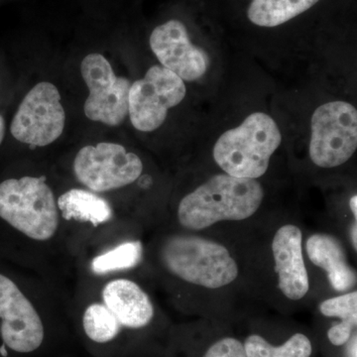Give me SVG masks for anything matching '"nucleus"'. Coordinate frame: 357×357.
<instances>
[{
    "instance_id": "obj_8",
    "label": "nucleus",
    "mask_w": 357,
    "mask_h": 357,
    "mask_svg": "<svg viewBox=\"0 0 357 357\" xmlns=\"http://www.w3.org/2000/svg\"><path fill=\"white\" fill-rule=\"evenodd\" d=\"M357 147V112L351 103L332 102L312 117L310 156L317 166L335 168L351 158Z\"/></svg>"
},
{
    "instance_id": "obj_5",
    "label": "nucleus",
    "mask_w": 357,
    "mask_h": 357,
    "mask_svg": "<svg viewBox=\"0 0 357 357\" xmlns=\"http://www.w3.org/2000/svg\"><path fill=\"white\" fill-rule=\"evenodd\" d=\"M159 266L169 276L208 289L225 287L238 276V267L222 244L202 237L173 234L159 241Z\"/></svg>"
},
{
    "instance_id": "obj_2",
    "label": "nucleus",
    "mask_w": 357,
    "mask_h": 357,
    "mask_svg": "<svg viewBox=\"0 0 357 357\" xmlns=\"http://www.w3.org/2000/svg\"><path fill=\"white\" fill-rule=\"evenodd\" d=\"M70 299L35 272L21 279L0 272V354L21 357L50 354L74 335Z\"/></svg>"
},
{
    "instance_id": "obj_18",
    "label": "nucleus",
    "mask_w": 357,
    "mask_h": 357,
    "mask_svg": "<svg viewBox=\"0 0 357 357\" xmlns=\"http://www.w3.org/2000/svg\"><path fill=\"white\" fill-rule=\"evenodd\" d=\"M248 357H310L311 340L303 333H295L287 342L275 347L259 335H251L243 344Z\"/></svg>"
},
{
    "instance_id": "obj_14",
    "label": "nucleus",
    "mask_w": 357,
    "mask_h": 357,
    "mask_svg": "<svg viewBox=\"0 0 357 357\" xmlns=\"http://www.w3.org/2000/svg\"><path fill=\"white\" fill-rule=\"evenodd\" d=\"M302 238L299 227L286 225L278 229L272 243L279 289L284 296L293 301L303 299L309 292V277L303 256Z\"/></svg>"
},
{
    "instance_id": "obj_11",
    "label": "nucleus",
    "mask_w": 357,
    "mask_h": 357,
    "mask_svg": "<svg viewBox=\"0 0 357 357\" xmlns=\"http://www.w3.org/2000/svg\"><path fill=\"white\" fill-rule=\"evenodd\" d=\"M81 74L89 91L84 107L86 116L109 126H121L128 115L130 81L117 77L100 54H89L84 59Z\"/></svg>"
},
{
    "instance_id": "obj_23",
    "label": "nucleus",
    "mask_w": 357,
    "mask_h": 357,
    "mask_svg": "<svg viewBox=\"0 0 357 357\" xmlns=\"http://www.w3.org/2000/svg\"><path fill=\"white\" fill-rule=\"evenodd\" d=\"M357 229H356V222L354 223V227H352L351 229V239L352 243H354V249H357V238H356Z\"/></svg>"
},
{
    "instance_id": "obj_13",
    "label": "nucleus",
    "mask_w": 357,
    "mask_h": 357,
    "mask_svg": "<svg viewBox=\"0 0 357 357\" xmlns=\"http://www.w3.org/2000/svg\"><path fill=\"white\" fill-rule=\"evenodd\" d=\"M144 255L139 238L132 234L119 237L86 251L77 261V279L129 274L142 263Z\"/></svg>"
},
{
    "instance_id": "obj_1",
    "label": "nucleus",
    "mask_w": 357,
    "mask_h": 357,
    "mask_svg": "<svg viewBox=\"0 0 357 357\" xmlns=\"http://www.w3.org/2000/svg\"><path fill=\"white\" fill-rule=\"evenodd\" d=\"M75 337L96 357H122L129 338L153 324L149 294L128 274L79 277L70 301Z\"/></svg>"
},
{
    "instance_id": "obj_3",
    "label": "nucleus",
    "mask_w": 357,
    "mask_h": 357,
    "mask_svg": "<svg viewBox=\"0 0 357 357\" xmlns=\"http://www.w3.org/2000/svg\"><path fill=\"white\" fill-rule=\"evenodd\" d=\"M264 191L255 178L217 175L178 202L176 218L183 229H208L223 220H243L259 208Z\"/></svg>"
},
{
    "instance_id": "obj_19",
    "label": "nucleus",
    "mask_w": 357,
    "mask_h": 357,
    "mask_svg": "<svg viewBox=\"0 0 357 357\" xmlns=\"http://www.w3.org/2000/svg\"><path fill=\"white\" fill-rule=\"evenodd\" d=\"M203 357H248L241 340L223 337L208 347Z\"/></svg>"
},
{
    "instance_id": "obj_7",
    "label": "nucleus",
    "mask_w": 357,
    "mask_h": 357,
    "mask_svg": "<svg viewBox=\"0 0 357 357\" xmlns=\"http://www.w3.org/2000/svg\"><path fill=\"white\" fill-rule=\"evenodd\" d=\"M144 164L137 154L112 142L86 145L77 152L72 172L79 187L109 199L140 180Z\"/></svg>"
},
{
    "instance_id": "obj_6",
    "label": "nucleus",
    "mask_w": 357,
    "mask_h": 357,
    "mask_svg": "<svg viewBox=\"0 0 357 357\" xmlns=\"http://www.w3.org/2000/svg\"><path fill=\"white\" fill-rule=\"evenodd\" d=\"M281 141L280 130L273 119L255 112L238 128L218 138L213 158L227 175L255 180L266 173L270 158Z\"/></svg>"
},
{
    "instance_id": "obj_20",
    "label": "nucleus",
    "mask_w": 357,
    "mask_h": 357,
    "mask_svg": "<svg viewBox=\"0 0 357 357\" xmlns=\"http://www.w3.org/2000/svg\"><path fill=\"white\" fill-rule=\"evenodd\" d=\"M4 136H6V121L2 115H0V145L4 139Z\"/></svg>"
},
{
    "instance_id": "obj_21",
    "label": "nucleus",
    "mask_w": 357,
    "mask_h": 357,
    "mask_svg": "<svg viewBox=\"0 0 357 357\" xmlns=\"http://www.w3.org/2000/svg\"><path fill=\"white\" fill-rule=\"evenodd\" d=\"M356 203H357V198L356 196L352 197L351 199V210L352 211V213H354V218H357V208H356Z\"/></svg>"
},
{
    "instance_id": "obj_10",
    "label": "nucleus",
    "mask_w": 357,
    "mask_h": 357,
    "mask_svg": "<svg viewBox=\"0 0 357 357\" xmlns=\"http://www.w3.org/2000/svg\"><path fill=\"white\" fill-rule=\"evenodd\" d=\"M184 82L171 70L153 66L143 79L131 84L128 114L137 130L151 132L165 121L168 110L184 100Z\"/></svg>"
},
{
    "instance_id": "obj_12",
    "label": "nucleus",
    "mask_w": 357,
    "mask_h": 357,
    "mask_svg": "<svg viewBox=\"0 0 357 357\" xmlns=\"http://www.w3.org/2000/svg\"><path fill=\"white\" fill-rule=\"evenodd\" d=\"M150 47L162 67L180 79L192 82L206 74L208 54L191 43L187 28L178 20H170L155 28Z\"/></svg>"
},
{
    "instance_id": "obj_16",
    "label": "nucleus",
    "mask_w": 357,
    "mask_h": 357,
    "mask_svg": "<svg viewBox=\"0 0 357 357\" xmlns=\"http://www.w3.org/2000/svg\"><path fill=\"white\" fill-rule=\"evenodd\" d=\"M319 0H253L248 7L251 22L262 27H275L309 10Z\"/></svg>"
},
{
    "instance_id": "obj_15",
    "label": "nucleus",
    "mask_w": 357,
    "mask_h": 357,
    "mask_svg": "<svg viewBox=\"0 0 357 357\" xmlns=\"http://www.w3.org/2000/svg\"><path fill=\"white\" fill-rule=\"evenodd\" d=\"M307 253L312 263L328 273V281L335 290L347 292L356 285V273L347 264L344 249L335 237L314 234L307 239Z\"/></svg>"
},
{
    "instance_id": "obj_17",
    "label": "nucleus",
    "mask_w": 357,
    "mask_h": 357,
    "mask_svg": "<svg viewBox=\"0 0 357 357\" xmlns=\"http://www.w3.org/2000/svg\"><path fill=\"white\" fill-rule=\"evenodd\" d=\"M319 311L328 318L342 319L328 330V337L335 347H342L351 340L357 325V293L351 292L324 301Z\"/></svg>"
},
{
    "instance_id": "obj_4",
    "label": "nucleus",
    "mask_w": 357,
    "mask_h": 357,
    "mask_svg": "<svg viewBox=\"0 0 357 357\" xmlns=\"http://www.w3.org/2000/svg\"><path fill=\"white\" fill-rule=\"evenodd\" d=\"M57 203L76 264L89 249L132 232L135 222L110 199L79 185L58 192Z\"/></svg>"
},
{
    "instance_id": "obj_22",
    "label": "nucleus",
    "mask_w": 357,
    "mask_h": 357,
    "mask_svg": "<svg viewBox=\"0 0 357 357\" xmlns=\"http://www.w3.org/2000/svg\"><path fill=\"white\" fill-rule=\"evenodd\" d=\"M356 335H354V340H352V342L351 344V347H349V354H351V357H357L356 356Z\"/></svg>"
},
{
    "instance_id": "obj_9",
    "label": "nucleus",
    "mask_w": 357,
    "mask_h": 357,
    "mask_svg": "<svg viewBox=\"0 0 357 357\" xmlns=\"http://www.w3.org/2000/svg\"><path fill=\"white\" fill-rule=\"evenodd\" d=\"M66 114L61 95L53 84L42 82L30 89L11 122V134L30 147L55 142L64 131Z\"/></svg>"
}]
</instances>
